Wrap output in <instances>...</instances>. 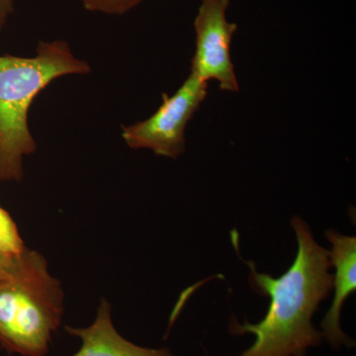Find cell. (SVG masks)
<instances>
[{
	"label": "cell",
	"instance_id": "cell-1",
	"mask_svg": "<svg viewBox=\"0 0 356 356\" xmlns=\"http://www.w3.org/2000/svg\"><path fill=\"white\" fill-rule=\"evenodd\" d=\"M298 252L292 266L278 278L250 268V285L254 291L270 299L268 310L257 324H240L232 320L233 334H252L254 343L240 356H307L309 348L322 343V332L313 325V316L331 293L334 275L329 250L321 247L308 224L293 217Z\"/></svg>",
	"mask_w": 356,
	"mask_h": 356
},
{
	"label": "cell",
	"instance_id": "cell-2",
	"mask_svg": "<svg viewBox=\"0 0 356 356\" xmlns=\"http://www.w3.org/2000/svg\"><path fill=\"white\" fill-rule=\"evenodd\" d=\"M90 72L63 40L40 41L34 57L0 55V181H22L23 159L37 151L28 123L37 96L60 77Z\"/></svg>",
	"mask_w": 356,
	"mask_h": 356
},
{
	"label": "cell",
	"instance_id": "cell-3",
	"mask_svg": "<svg viewBox=\"0 0 356 356\" xmlns=\"http://www.w3.org/2000/svg\"><path fill=\"white\" fill-rule=\"evenodd\" d=\"M63 312L60 281L43 255L26 248L0 275V346L9 353L44 356Z\"/></svg>",
	"mask_w": 356,
	"mask_h": 356
},
{
	"label": "cell",
	"instance_id": "cell-4",
	"mask_svg": "<svg viewBox=\"0 0 356 356\" xmlns=\"http://www.w3.org/2000/svg\"><path fill=\"white\" fill-rule=\"evenodd\" d=\"M207 89L208 83L189 74L172 95L163 93V103L151 117L133 125H122V139L131 149L179 158L186 149L187 124L205 100Z\"/></svg>",
	"mask_w": 356,
	"mask_h": 356
},
{
	"label": "cell",
	"instance_id": "cell-5",
	"mask_svg": "<svg viewBox=\"0 0 356 356\" xmlns=\"http://www.w3.org/2000/svg\"><path fill=\"white\" fill-rule=\"evenodd\" d=\"M229 3V0H201L194 20L196 49L191 74L206 83L216 81L222 91L238 92L240 86L229 51L238 24L227 18Z\"/></svg>",
	"mask_w": 356,
	"mask_h": 356
},
{
	"label": "cell",
	"instance_id": "cell-6",
	"mask_svg": "<svg viewBox=\"0 0 356 356\" xmlns=\"http://www.w3.org/2000/svg\"><path fill=\"white\" fill-rule=\"evenodd\" d=\"M325 236L332 245L329 252L330 261L336 274L332 280L334 296L322 322V334L334 348H339L341 344L350 348L355 343L341 330L339 320L344 302L356 290V238L332 229L325 232Z\"/></svg>",
	"mask_w": 356,
	"mask_h": 356
},
{
	"label": "cell",
	"instance_id": "cell-7",
	"mask_svg": "<svg viewBox=\"0 0 356 356\" xmlns=\"http://www.w3.org/2000/svg\"><path fill=\"white\" fill-rule=\"evenodd\" d=\"M67 332L83 341L81 350L72 356H173L166 348L153 350L134 344L124 339L111 321V306L102 300L95 323L86 329L65 327Z\"/></svg>",
	"mask_w": 356,
	"mask_h": 356
},
{
	"label": "cell",
	"instance_id": "cell-8",
	"mask_svg": "<svg viewBox=\"0 0 356 356\" xmlns=\"http://www.w3.org/2000/svg\"><path fill=\"white\" fill-rule=\"evenodd\" d=\"M25 248L15 222L0 206V255L16 257L22 254Z\"/></svg>",
	"mask_w": 356,
	"mask_h": 356
},
{
	"label": "cell",
	"instance_id": "cell-9",
	"mask_svg": "<svg viewBox=\"0 0 356 356\" xmlns=\"http://www.w3.org/2000/svg\"><path fill=\"white\" fill-rule=\"evenodd\" d=\"M83 8L90 13L106 15H124L142 3L143 0H81Z\"/></svg>",
	"mask_w": 356,
	"mask_h": 356
},
{
	"label": "cell",
	"instance_id": "cell-10",
	"mask_svg": "<svg viewBox=\"0 0 356 356\" xmlns=\"http://www.w3.org/2000/svg\"><path fill=\"white\" fill-rule=\"evenodd\" d=\"M14 13V0H0V31Z\"/></svg>",
	"mask_w": 356,
	"mask_h": 356
},
{
	"label": "cell",
	"instance_id": "cell-11",
	"mask_svg": "<svg viewBox=\"0 0 356 356\" xmlns=\"http://www.w3.org/2000/svg\"><path fill=\"white\" fill-rule=\"evenodd\" d=\"M16 257H3V255H0V275L6 273L8 270L9 267L13 266L14 261H15Z\"/></svg>",
	"mask_w": 356,
	"mask_h": 356
}]
</instances>
